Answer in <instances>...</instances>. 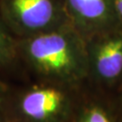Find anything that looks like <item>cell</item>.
Instances as JSON below:
<instances>
[{
	"label": "cell",
	"instance_id": "cell-1",
	"mask_svg": "<svg viewBox=\"0 0 122 122\" xmlns=\"http://www.w3.org/2000/svg\"><path fill=\"white\" fill-rule=\"evenodd\" d=\"M27 58L45 76L65 81L82 78L86 55L81 40L65 28H54L36 34L26 42Z\"/></svg>",
	"mask_w": 122,
	"mask_h": 122
},
{
	"label": "cell",
	"instance_id": "cell-2",
	"mask_svg": "<svg viewBox=\"0 0 122 122\" xmlns=\"http://www.w3.org/2000/svg\"><path fill=\"white\" fill-rule=\"evenodd\" d=\"M19 110L27 122H63L70 110V101L59 88L35 87L23 94Z\"/></svg>",
	"mask_w": 122,
	"mask_h": 122
},
{
	"label": "cell",
	"instance_id": "cell-3",
	"mask_svg": "<svg viewBox=\"0 0 122 122\" xmlns=\"http://www.w3.org/2000/svg\"><path fill=\"white\" fill-rule=\"evenodd\" d=\"M3 9L16 27L34 35L56 28L61 15L56 0H5Z\"/></svg>",
	"mask_w": 122,
	"mask_h": 122
},
{
	"label": "cell",
	"instance_id": "cell-4",
	"mask_svg": "<svg viewBox=\"0 0 122 122\" xmlns=\"http://www.w3.org/2000/svg\"><path fill=\"white\" fill-rule=\"evenodd\" d=\"M92 63L100 79L118 78L122 72V37L113 36L100 42L93 49Z\"/></svg>",
	"mask_w": 122,
	"mask_h": 122
},
{
	"label": "cell",
	"instance_id": "cell-5",
	"mask_svg": "<svg viewBox=\"0 0 122 122\" xmlns=\"http://www.w3.org/2000/svg\"><path fill=\"white\" fill-rule=\"evenodd\" d=\"M65 4L75 25L81 30L103 22L109 12L108 0H65Z\"/></svg>",
	"mask_w": 122,
	"mask_h": 122
},
{
	"label": "cell",
	"instance_id": "cell-6",
	"mask_svg": "<svg viewBox=\"0 0 122 122\" xmlns=\"http://www.w3.org/2000/svg\"><path fill=\"white\" fill-rule=\"evenodd\" d=\"M14 55L15 45L13 41L0 23V67L10 62L13 60Z\"/></svg>",
	"mask_w": 122,
	"mask_h": 122
},
{
	"label": "cell",
	"instance_id": "cell-7",
	"mask_svg": "<svg viewBox=\"0 0 122 122\" xmlns=\"http://www.w3.org/2000/svg\"><path fill=\"white\" fill-rule=\"evenodd\" d=\"M79 122H112V120L104 109L93 105L83 110Z\"/></svg>",
	"mask_w": 122,
	"mask_h": 122
},
{
	"label": "cell",
	"instance_id": "cell-8",
	"mask_svg": "<svg viewBox=\"0 0 122 122\" xmlns=\"http://www.w3.org/2000/svg\"><path fill=\"white\" fill-rule=\"evenodd\" d=\"M5 104V90L3 86L0 84V122L2 121V112H3V109H4Z\"/></svg>",
	"mask_w": 122,
	"mask_h": 122
},
{
	"label": "cell",
	"instance_id": "cell-9",
	"mask_svg": "<svg viewBox=\"0 0 122 122\" xmlns=\"http://www.w3.org/2000/svg\"><path fill=\"white\" fill-rule=\"evenodd\" d=\"M113 3L118 14L122 18V0H113Z\"/></svg>",
	"mask_w": 122,
	"mask_h": 122
},
{
	"label": "cell",
	"instance_id": "cell-10",
	"mask_svg": "<svg viewBox=\"0 0 122 122\" xmlns=\"http://www.w3.org/2000/svg\"><path fill=\"white\" fill-rule=\"evenodd\" d=\"M1 122H2V121H1Z\"/></svg>",
	"mask_w": 122,
	"mask_h": 122
}]
</instances>
